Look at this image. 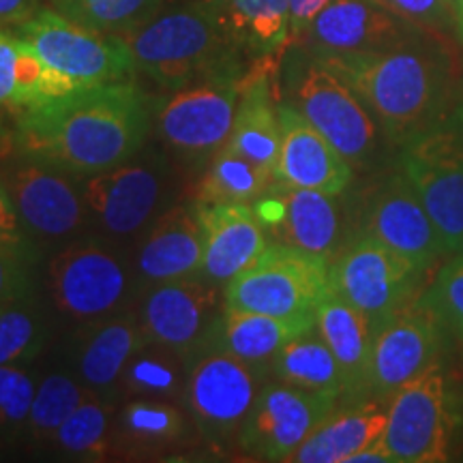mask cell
I'll return each instance as SVG.
<instances>
[{
  "label": "cell",
  "instance_id": "e575fe53",
  "mask_svg": "<svg viewBox=\"0 0 463 463\" xmlns=\"http://www.w3.org/2000/svg\"><path fill=\"white\" fill-rule=\"evenodd\" d=\"M50 444L73 459H106L109 450V408L99 395L90 392L58 427Z\"/></svg>",
  "mask_w": 463,
  "mask_h": 463
},
{
  "label": "cell",
  "instance_id": "d4e9b609",
  "mask_svg": "<svg viewBox=\"0 0 463 463\" xmlns=\"http://www.w3.org/2000/svg\"><path fill=\"white\" fill-rule=\"evenodd\" d=\"M316 331L344 369L347 397L358 399L369 392V363L375 328L367 316L328 288L317 305Z\"/></svg>",
  "mask_w": 463,
  "mask_h": 463
},
{
  "label": "cell",
  "instance_id": "60d3db41",
  "mask_svg": "<svg viewBox=\"0 0 463 463\" xmlns=\"http://www.w3.org/2000/svg\"><path fill=\"white\" fill-rule=\"evenodd\" d=\"M372 3L427 31H444L453 26L455 0H372Z\"/></svg>",
  "mask_w": 463,
  "mask_h": 463
},
{
  "label": "cell",
  "instance_id": "52a82bcc",
  "mask_svg": "<svg viewBox=\"0 0 463 463\" xmlns=\"http://www.w3.org/2000/svg\"><path fill=\"white\" fill-rule=\"evenodd\" d=\"M52 71L78 89L129 80L136 71L129 45L120 34H103L75 24L56 9H42L15 31Z\"/></svg>",
  "mask_w": 463,
  "mask_h": 463
},
{
  "label": "cell",
  "instance_id": "ab89813d",
  "mask_svg": "<svg viewBox=\"0 0 463 463\" xmlns=\"http://www.w3.org/2000/svg\"><path fill=\"white\" fill-rule=\"evenodd\" d=\"M416 298L430 307L444 326L463 337V258L455 256L444 264L430 288Z\"/></svg>",
  "mask_w": 463,
  "mask_h": 463
},
{
  "label": "cell",
  "instance_id": "b9f144b4",
  "mask_svg": "<svg viewBox=\"0 0 463 463\" xmlns=\"http://www.w3.org/2000/svg\"><path fill=\"white\" fill-rule=\"evenodd\" d=\"M28 292V262L22 242H0V307L22 303Z\"/></svg>",
  "mask_w": 463,
  "mask_h": 463
},
{
  "label": "cell",
  "instance_id": "5b68a950",
  "mask_svg": "<svg viewBox=\"0 0 463 463\" xmlns=\"http://www.w3.org/2000/svg\"><path fill=\"white\" fill-rule=\"evenodd\" d=\"M331 258L288 242H270L251 266L223 288V307L288 320H316L328 286Z\"/></svg>",
  "mask_w": 463,
  "mask_h": 463
},
{
  "label": "cell",
  "instance_id": "30bf717a",
  "mask_svg": "<svg viewBox=\"0 0 463 463\" xmlns=\"http://www.w3.org/2000/svg\"><path fill=\"white\" fill-rule=\"evenodd\" d=\"M264 378V369L242 363L219 347H208L194 358L184 397L208 444L223 447L232 438H239L242 422L266 384Z\"/></svg>",
  "mask_w": 463,
  "mask_h": 463
},
{
  "label": "cell",
  "instance_id": "d590c367",
  "mask_svg": "<svg viewBox=\"0 0 463 463\" xmlns=\"http://www.w3.org/2000/svg\"><path fill=\"white\" fill-rule=\"evenodd\" d=\"M161 0H54V9L75 24L103 34H125L157 14Z\"/></svg>",
  "mask_w": 463,
  "mask_h": 463
},
{
  "label": "cell",
  "instance_id": "3957f363",
  "mask_svg": "<svg viewBox=\"0 0 463 463\" xmlns=\"http://www.w3.org/2000/svg\"><path fill=\"white\" fill-rule=\"evenodd\" d=\"M120 37L129 45L136 71L148 75L161 89L178 90L241 71V50L232 43L222 14L195 0L153 14Z\"/></svg>",
  "mask_w": 463,
  "mask_h": 463
},
{
  "label": "cell",
  "instance_id": "7a4b0ae2",
  "mask_svg": "<svg viewBox=\"0 0 463 463\" xmlns=\"http://www.w3.org/2000/svg\"><path fill=\"white\" fill-rule=\"evenodd\" d=\"M314 58L356 92L384 136L399 146L450 106L453 67L431 33L395 48Z\"/></svg>",
  "mask_w": 463,
  "mask_h": 463
},
{
  "label": "cell",
  "instance_id": "f35d334b",
  "mask_svg": "<svg viewBox=\"0 0 463 463\" xmlns=\"http://www.w3.org/2000/svg\"><path fill=\"white\" fill-rule=\"evenodd\" d=\"M37 382L22 364L0 367V442L26 431Z\"/></svg>",
  "mask_w": 463,
  "mask_h": 463
},
{
  "label": "cell",
  "instance_id": "5bb4252c",
  "mask_svg": "<svg viewBox=\"0 0 463 463\" xmlns=\"http://www.w3.org/2000/svg\"><path fill=\"white\" fill-rule=\"evenodd\" d=\"M442 320L419 298L375 331L369 363V392L391 399L399 389L438 364Z\"/></svg>",
  "mask_w": 463,
  "mask_h": 463
},
{
  "label": "cell",
  "instance_id": "277c9868",
  "mask_svg": "<svg viewBox=\"0 0 463 463\" xmlns=\"http://www.w3.org/2000/svg\"><path fill=\"white\" fill-rule=\"evenodd\" d=\"M399 167L455 253L463 242V99L402 144Z\"/></svg>",
  "mask_w": 463,
  "mask_h": 463
},
{
  "label": "cell",
  "instance_id": "ba28073f",
  "mask_svg": "<svg viewBox=\"0 0 463 463\" xmlns=\"http://www.w3.org/2000/svg\"><path fill=\"white\" fill-rule=\"evenodd\" d=\"M422 270L369 234L356 236L328 264V286L378 328L419 292Z\"/></svg>",
  "mask_w": 463,
  "mask_h": 463
},
{
  "label": "cell",
  "instance_id": "4dcf8cb0",
  "mask_svg": "<svg viewBox=\"0 0 463 463\" xmlns=\"http://www.w3.org/2000/svg\"><path fill=\"white\" fill-rule=\"evenodd\" d=\"M270 372L279 382L297 389L347 397L344 369L316 326L288 341L275 356Z\"/></svg>",
  "mask_w": 463,
  "mask_h": 463
},
{
  "label": "cell",
  "instance_id": "603a6c76",
  "mask_svg": "<svg viewBox=\"0 0 463 463\" xmlns=\"http://www.w3.org/2000/svg\"><path fill=\"white\" fill-rule=\"evenodd\" d=\"M137 270L148 283L202 277L204 232L195 206H174L150 228L137 251Z\"/></svg>",
  "mask_w": 463,
  "mask_h": 463
},
{
  "label": "cell",
  "instance_id": "836d02e7",
  "mask_svg": "<svg viewBox=\"0 0 463 463\" xmlns=\"http://www.w3.org/2000/svg\"><path fill=\"white\" fill-rule=\"evenodd\" d=\"M184 416L170 399L136 397L120 414L118 433L131 450H161L184 436Z\"/></svg>",
  "mask_w": 463,
  "mask_h": 463
},
{
  "label": "cell",
  "instance_id": "7c38bea8",
  "mask_svg": "<svg viewBox=\"0 0 463 463\" xmlns=\"http://www.w3.org/2000/svg\"><path fill=\"white\" fill-rule=\"evenodd\" d=\"M339 399L333 392L297 389L279 380L264 384L241 427V449L260 461H289L309 433L337 408Z\"/></svg>",
  "mask_w": 463,
  "mask_h": 463
},
{
  "label": "cell",
  "instance_id": "4316f807",
  "mask_svg": "<svg viewBox=\"0 0 463 463\" xmlns=\"http://www.w3.org/2000/svg\"><path fill=\"white\" fill-rule=\"evenodd\" d=\"M386 427V408L358 402L335 408L292 455L294 463H347L352 455L375 442Z\"/></svg>",
  "mask_w": 463,
  "mask_h": 463
},
{
  "label": "cell",
  "instance_id": "f546056e",
  "mask_svg": "<svg viewBox=\"0 0 463 463\" xmlns=\"http://www.w3.org/2000/svg\"><path fill=\"white\" fill-rule=\"evenodd\" d=\"M222 20L232 43L249 56L279 58L289 39V0H228Z\"/></svg>",
  "mask_w": 463,
  "mask_h": 463
},
{
  "label": "cell",
  "instance_id": "8d00e7d4",
  "mask_svg": "<svg viewBox=\"0 0 463 463\" xmlns=\"http://www.w3.org/2000/svg\"><path fill=\"white\" fill-rule=\"evenodd\" d=\"M90 395L84 384L65 373H50L37 384L26 433L34 442L50 444L58 427L69 419V414Z\"/></svg>",
  "mask_w": 463,
  "mask_h": 463
},
{
  "label": "cell",
  "instance_id": "681fc988",
  "mask_svg": "<svg viewBox=\"0 0 463 463\" xmlns=\"http://www.w3.org/2000/svg\"><path fill=\"white\" fill-rule=\"evenodd\" d=\"M455 256H461V258H463V242H461V245H459V247H457Z\"/></svg>",
  "mask_w": 463,
  "mask_h": 463
},
{
  "label": "cell",
  "instance_id": "d6a6232c",
  "mask_svg": "<svg viewBox=\"0 0 463 463\" xmlns=\"http://www.w3.org/2000/svg\"><path fill=\"white\" fill-rule=\"evenodd\" d=\"M191 363L178 352L148 341L127 364L118 389L131 397L174 399L187 391Z\"/></svg>",
  "mask_w": 463,
  "mask_h": 463
},
{
  "label": "cell",
  "instance_id": "44dd1931",
  "mask_svg": "<svg viewBox=\"0 0 463 463\" xmlns=\"http://www.w3.org/2000/svg\"><path fill=\"white\" fill-rule=\"evenodd\" d=\"M204 232V270L213 283H228L270 245L266 225L249 204H195Z\"/></svg>",
  "mask_w": 463,
  "mask_h": 463
},
{
  "label": "cell",
  "instance_id": "bcb514c9",
  "mask_svg": "<svg viewBox=\"0 0 463 463\" xmlns=\"http://www.w3.org/2000/svg\"><path fill=\"white\" fill-rule=\"evenodd\" d=\"M347 463H395V457H392L389 447H386L384 439L380 436L369 447H364L356 455H352Z\"/></svg>",
  "mask_w": 463,
  "mask_h": 463
},
{
  "label": "cell",
  "instance_id": "7402d4cb",
  "mask_svg": "<svg viewBox=\"0 0 463 463\" xmlns=\"http://www.w3.org/2000/svg\"><path fill=\"white\" fill-rule=\"evenodd\" d=\"M337 195L314 189L279 184L273 198L256 208L264 225L281 232V242L331 258L341 234V211Z\"/></svg>",
  "mask_w": 463,
  "mask_h": 463
},
{
  "label": "cell",
  "instance_id": "f1b7e54d",
  "mask_svg": "<svg viewBox=\"0 0 463 463\" xmlns=\"http://www.w3.org/2000/svg\"><path fill=\"white\" fill-rule=\"evenodd\" d=\"M80 90L52 71L24 39L0 31V109H20Z\"/></svg>",
  "mask_w": 463,
  "mask_h": 463
},
{
  "label": "cell",
  "instance_id": "9a60e30c",
  "mask_svg": "<svg viewBox=\"0 0 463 463\" xmlns=\"http://www.w3.org/2000/svg\"><path fill=\"white\" fill-rule=\"evenodd\" d=\"M217 303V283L204 277L155 283L142 300L140 324L148 341L194 363L215 335Z\"/></svg>",
  "mask_w": 463,
  "mask_h": 463
},
{
  "label": "cell",
  "instance_id": "e0dca14e",
  "mask_svg": "<svg viewBox=\"0 0 463 463\" xmlns=\"http://www.w3.org/2000/svg\"><path fill=\"white\" fill-rule=\"evenodd\" d=\"M363 234L378 239L422 273L447 253L436 223L403 174H392L373 191L364 211Z\"/></svg>",
  "mask_w": 463,
  "mask_h": 463
},
{
  "label": "cell",
  "instance_id": "74e56055",
  "mask_svg": "<svg viewBox=\"0 0 463 463\" xmlns=\"http://www.w3.org/2000/svg\"><path fill=\"white\" fill-rule=\"evenodd\" d=\"M42 345L43 331L33 311L17 303L0 307V367L33 361Z\"/></svg>",
  "mask_w": 463,
  "mask_h": 463
},
{
  "label": "cell",
  "instance_id": "8992f818",
  "mask_svg": "<svg viewBox=\"0 0 463 463\" xmlns=\"http://www.w3.org/2000/svg\"><path fill=\"white\" fill-rule=\"evenodd\" d=\"M459 420L453 382L433 364L391 397L382 439L395 463H442L449 461Z\"/></svg>",
  "mask_w": 463,
  "mask_h": 463
},
{
  "label": "cell",
  "instance_id": "9c48e42d",
  "mask_svg": "<svg viewBox=\"0 0 463 463\" xmlns=\"http://www.w3.org/2000/svg\"><path fill=\"white\" fill-rule=\"evenodd\" d=\"M289 103L350 165H364L378 150V120L356 92L309 52L294 67Z\"/></svg>",
  "mask_w": 463,
  "mask_h": 463
},
{
  "label": "cell",
  "instance_id": "2e32d148",
  "mask_svg": "<svg viewBox=\"0 0 463 463\" xmlns=\"http://www.w3.org/2000/svg\"><path fill=\"white\" fill-rule=\"evenodd\" d=\"M427 33L433 31L410 24L372 0H331L297 43H305L314 56L347 54L395 48Z\"/></svg>",
  "mask_w": 463,
  "mask_h": 463
},
{
  "label": "cell",
  "instance_id": "ac0fdd59",
  "mask_svg": "<svg viewBox=\"0 0 463 463\" xmlns=\"http://www.w3.org/2000/svg\"><path fill=\"white\" fill-rule=\"evenodd\" d=\"M84 200L108 234L133 236L157 215L164 200V172L155 161H125L86 176Z\"/></svg>",
  "mask_w": 463,
  "mask_h": 463
},
{
  "label": "cell",
  "instance_id": "cb8c5ba5",
  "mask_svg": "<svg viewBox=\"0 0 463 463\" xmlns=\"http://www.w3.org/2000/svg\"><path fill=\"white\" fill-rule=\"evenodd\" d=\"M275 61L277 58H258L256 69L242 75L234 127L223 146L273 174L281 146L279 103H275L270 92Z\"/></svg>",
  "mask_w": 463,
  "mask_h": 463
},
{
  "label": "cell",
  "instance_id": "83f0119b",
  "mask_svg": "<svg viewBox=\"0 0 463 463\" xmlns=\"http://www.w3.org/2000/svg\"><path fill=\"white\" fill-rule=\"evenodd\" d=\"M146 344L148 337L140 322L129 317L97 322L80 350L78 372L82 384L95 395H109L118 389L131 358Z\"/></svg>",
  "mask_w": 463,
  "mask_h": 463
},
{
  "label": "cell",
  "instance_id": "1f68e13d",
  "mask_svg": "<svg viewBox=\"0 0 463 463\" xmlns=\"http://www.w3.org/2000/svg\"><path fill=\"white\" fill-rule=\"evenodd\" d=\"M275 183V174L264 170L230 148L217 150L211 170L200 184L202 204H249L260 200Z\"/></svg>",
  "mask_w": 463,
  "mask_h": 463
},
{
  "label": "cell",
  "instance_id": "7dc6e473",
  "mask_svg": "<svg viewBox=\"0 0 463 463\" xmlns=\"http://www.w3.org/2000/svg\"><path fill=\"white\" fill-rule=\"evenodd\" d=\"M453 28L459 43H463V0H455V9H453Z\"/></svg>",
  "mask_w": 463,
  "mask_h": 463
},
{
  "label": "cell",
  "instance_id": "ffe728a7",
  "mask_svg": "<svg viewBox=\"0 0 463 463\" xmlns=\"http://www.w3.org/2000/svg\"><path fill=\"white\" fill-rule=\"evenodd\" d=\"M281 146L275 181L286 187L341 195L352 183V165L292 103H279Z\"/></svg>",
  "mask_w": 463,
  "mask_h": 463
},
{
  "label": "cell",
  "instance_id": "7bdbcfd3",
  "mask_svg": "<svg viewBox=\"0 0 463 463\" xmlns=\"http://www.w3.org/2000/svg\"><path fill=\"white\" fill-rule=\"evenodd\" d=\"M24 225L17 215V208L11 200V194L0 178V242H7V245H17V242L24 241Z\"/></svg>",
  "mask_w": 463,
  "mask_h": 463
},
{
  "label": "cell",
  "instance_id": "ee69618b",
  "mask_svg": "<svg viewBox=\"0 0 463 463\" xmlns=\"http://www.w3.org/2000/svg\"><path fill=\"white\" fill-rule=\"evenodd\" d=\"M39 11V0H0V31L15 33Z\"/></svg>",
  "mask_w": 463,
  "mask_h": 463
},
{
  "label": "cell",
  "instance_id": "d6986e66",
  "mask_svg": "<svg viewBox=\"0 0 463 463\" xmlns=\"http://www.w3.org/2000/svg\"><path fill=\"white\" fill-rule=\"evenodd\" d=\"M65 174L37 157H28L9 172L5 184L24 230L43 239H62L82 228L89 206Z\"/></svg>",
  "mask_w": 463,
  "mask_h": 463
},
{
  "label": "cell",
  "instance_id": "8fae6325",
  "mask_svg": "<svg viewBox=\"0 0 463 463\" xmlns=\"http://www.w3.org/2000/svg\"><path fill=\"white\" fill-rule=\"evenodd\" d=\"M48 279L58 311L86 324L112 317L125 303L131 283L125 260L95 239L78 241L56 253Z\"/></svg>",
  "mask_w": 463,
  "mask_h": 463
},
{
  "label": "cell",
  "instance_id": "484cf974",
  "mask_svg": "<svg viewBox=\"0 0 463 463\" xmlns=\"http://www.w3.org/2000/svg\"><path fill=\"white\" fill-rule=\"evenodd\" d=\"M316 326V320H288L256 311L228 309L223 314L208 347H219L242 363L260 369H270L275 356L288 341Z\"/></svg>",
  "mask_w": 463,
  "mask_h": 463
},
{
  "label": "cell",
  "instance_id": "f6af8a7d",
  "mask_svg": "<svg viewBox=\"0 0 463 463\" xmlns=\"http://www.w3.org/2000/svg\"><path fill=\"white\" fill-rule=\"evenodd\" d=\"M331 0H289V39L297 43L309 28L314 17L326 7Z\"/></svg>",
  "mask_w": 463,
  "mask_h": 463
},
{
  "label": "cell",
  "instance_id": "c3c4849f",
  "mask_svg": "<svg viewBox=\"0 0 463 463\" xmlns=\"http://www.w3.org/2000/svg\"><path fill=\"white\" fill-rule=\"evenodd\" d=\"M195 3H202V5H206V7H213V9L222 11V7H223L225 3H228V0H195Z\"/></svg>",
  "mask_w": 463,
  "mask_h": 463
},
{
  "label": "cell",
  "instance_id": "4fadbf2b",
  "mask_svg": "<svg viewBox=\"0 0 463 463\" xmlns=\"http://www.w3.org/2000/svg\"><path fill=\"white\" fill-rule=\"evenodd\" d=\"M241 71L206 78L174 90L157 109V129L184 155L217 153L228 142L241 99Z\"/></svg>",
  "mask_w": 463,
  "mask_h": 463
},
{
  "label": "cell",
  "instance_id": "6da1fadb",
  "mask_svg": "<svg viewBox=\"0 0 463 463\" xmlns=\"http://www.w3.org/2000/svg\"><path fill=\"white\" fill-rule=\"evenodd\" d=\"M148 99L131 80L90 86L17 112V142L28 157L73 176H92L140 153Z\"/></svg>",
  "mask_w": 463,
  "mask_h": 463
}]
</instances>
